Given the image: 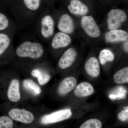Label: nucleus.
<instances>
[{"label": "nucleus", "mask_w": 128, "mask_h": 128, "mask_svg": "<svg viewBox=\"0 0 128 128\" xmlns=\"http://www.w3.org/2000/svg\"><path fill=\"white\" fill-rule=\"evenodd\" d=\"M13 122L10 117L3 116L0 117V128H12Z\"/></svg>", "instance_id": "25"}, {"label": "nucleus", "mask_w": 128, "mask_h": 128, "mask_svg": "<svg viewBox=\"0 0 128 128\" xmlns=\"http://www.w3.org/2000/svg\"><path fill=\"white\" fill-rule=\"evenodd\" d=\"M72 115V112L70 109H63L44 115L41 118V122L44 124L55 123L68 119Z\"/></svg>", "instance_id": "6"}, {"label": "nucleus", "mask_w": 128, "mask_h": 128, "mask_svg": "<svg viewBox=\"0 0 128 128\" xmlns=\"http://www.w3.org/2000/svg\"><path fill=\"white\" fill-rule=\"evenodd\" d=\"M68 9L71 14L76 16H84L89 11L87 6L80 0H71Z\"/></svg>", "instance_id": "15"}, {"label": "nucleus", "mask_w": 128, "mask_h": 128, "mask_svg": "<svg viewBox=\"0 0 128 128\" xmlns=\"http://www.w3.org/2000/svg\"><path fill=\"white\" fill-rule=\"evenodd\" d=\"M118 118L122 122L128 121V106L125 107L124 110L118 114Z\"/></svg>", "instance_id": "26"}, {"label": "nucleus", "mask_w": 128, "mask_h": 128, "mask_svg": "<svg viewBox=\"0 0 128 128\" xmlns=\"http://www.w3.org/2000/svg\"><path fill=\"white\" fill-rule=\"evenodd\" d=\"M125 12L120 9H112L108 14V28L109 30H112L119 28L122 23L127 19Z\"/></svg>", "instance_id": "5"}, {"label": "nucleus", "mask_w": 128, "mask_h": 128, "mask_svg": "<svg viewBox=\"0 0 128 128\" xmlns=\"http://www.w3.org/2000/svg\"><path fill=\"white\" fill-rule=\"evenodd\" d=\"M77 80L72 76L66 77L61 82L58 87V92L61 96H64L70 92L76 86Z\"/></svg>", "instance_id": "14"}, {"label": "nucleus", "mask_w": 128, "mask_h": 128, "mask_svg": "<svg viewBox=\"0 0 128 128\" xmlns=\"http://www.w3.org/2000/svg\"><path fill=\"white\" fill-rule=\"evenodd\" d=\"M33 25L34 34L41 41L48 40L54 34L55 22L50 14H38Z\"/></svg>", "instance_id": "2"}, {"label": "nucleus", "mask_w": 128, "mask_h": 128, "mask_svg": "<svg viewBox=\"0 0 128 128\" xmlns=\"http://www.w3.org/2000/svg\"><path fill=\"white\" fill-rule=\"evenodd\" d=\"M24 88L34 96H38L41 94V90L38 85L31 79H26L23 81Z\"/></svg>", "instance_id": "20"}, {"label": "nucleus", "mask_w": 128, "mask_h": 128, "mask_svg": "<svg viewBox=\"0 0 128 128\" xmlns=\"http://www.w3.org/2000/svg\"><path fill=\"white\" fill-rule=\"evenodd\" d=\"M94 91V88L91 84L87 82H83L76 86L74 93L78 97H84L90 96Z\"/></svg>", "instance_id": "18"}, {"label": "nucleus", "mask_w": 128, "mask_h": 128, "mask_svg": "<svg viewBox=\"0 0 128 128\" xmlns=\"http://www.w3.org/2000/svg\"><path fill=\"white\" fill-rule=\"evenodd\" d=\"M114 58V55L112 52L108 49L101 50L98 57L99 61L102 65L105 64L108 62L112 61Z\"/></svg>", "instance_id": "23"}, {"label": "nucleus", "mask_w": 128, "mask_h": 128, "mask_svg": "<svg viewBox=\"0 0 128 128\" xmlns=\"http://www.w3.org/2000/svg\"><path fill=\"white\" fill-rule=\"evenodd\" d=\"M57 27L60 32L71 34L74 30V22L71 17L67 14L61 15L58 20Z\"/></svg>", "instance_id": "10"}, {"label": "nucleus", "mask_w": 128, "mask_h": 128, "mask_svg": "<svg viewBox=\"0 0 128 128\" xmlns=\"http://www.w3.org/2000/svg\"><path fill=\"white\" fill-rule=\"evenodd\" d=\"M102 124L100 120L93 118L85 121L80 128H102Z\"/></svg>", "instance_id": "24"}, {"label": "nucleus", "mask_w": 128, "mask_h": 128, "mask_svg": "<svg viewBox=\"0 0 128 128\" xmlns=\"http://www.w3.org/2000/svg\"><path fill=\"white\" fill-rule=\"evenodd\" d=\"M8 114L11 119L25 124L32 123L34 119L33 114L25 109L12 108L9 111Z\"/></svg>", "instance_id": "8"}, {"label": "nucleus", "mask_w": 128, "mask_h": 128, "mask_svg": "<svg viewBox=\"0 0 128 128\" xmlns=\"http://www.w3.org/2000/svg\"><path fill=\"white\" fill-rule=\"evenodd\" d=\"M31 74L38 79L39 84L44 86L46 84L50 79V76L44 70L41 68L33 69L31 72Z\"/></svg>", "instance_id": "19"}, {"label": "nucleus", "mask_w": 128, "mask_h": 128, "mask_svg": "<svg viewBox=\"0 0 128 128\" xmlns=\"http://www.w3.org/2000/svg\"><path fill=\"white\" fill-rule=\"evenodd\" d=\"M81 24L83 30L89 36L94 38L100 36V30L94 18L92 16H85L82 17Z\"/></svg>", "instance_id": "7"}, {"label": "nucleus", "mask_w": 128, "mask_h": 128, "mask_svg": "<svg viewBox=\"0 0 128 128\" xmlns=\"http://www.w3.org/2000/svg\"><path fill=\"white\" fill-rule=\"evenodd\" d=\"M16 32H0V65L12 54H14L13 38Z\"/></svg>", "instance_id": "3"}, {"label": "nucleus", "mask_w": 128, "mask_h": 128, "mask_svg": "<svg viewBox=\"0 0 128 128\" xmlns=\"http://www.w3.org/2000/svg\"><path fill=\"white\" fill-rule=\"evenodd\" d=\"M34 38H26L14 49V55L21 58L38 60L44 53V48L40 41Z\"/></svg>", "instance_id": "1"}, {"label": "nucleus", "mask_w": 128, "mask_h": 128, "mask_svg": "<svg viewBox=\"0 0 128 128\" xmlns=\"http://www.w3.org/2000/svg\"><path fill=\"white\" fill-rule=\"evenodd\" d=\"M17 29L13 19L5 14L0 12V32H16Z\"/></svg>", "instance_id": "13"}, {"label": "nucleus", "mask_w": 128, "mask_h": 128, "mask_svg": "<svg viewBox=\"0 0 128 128\" xmlns=\"http://www.w3.org/2000/svg\"><path fill=\"white\" fill-rule=\"evenodd\" d=\"M85 68L89 76L93 78L98 76L100 72V68L98 60L95 57L88 59L85 65Z\"/></svg>", "instance_id": "17"}, {"label": "nucleus", "mask_w": 128, "mask_h": 128, "mask_svg": "<svg viewBox=\"0 0 128 128\" xmlns=\"http://www.w3.org/2000/svg\"><path fill=\"white\" fill-rule=\"evenodd\" d=\"M20 83L17 79H13L10 82L7 92L8 99L12 102H17L20 98Z\"/></svg>", "instance_id": "12"}, {"label": "nucleus", "mask_w": 128, "mask_h": 128, "mask_svg": "<svg viewBox=\"0 0 128 128\" xmlns=\"http://www.w3.org/2000/svg\"><path fill=\"white\" fill-rule=\"evenodd\" d=\"M71 41V38L68 34L58 32L52 37L50 46L53 49L58 50L66 48L70 44Z\"/></svg>", "instance_id": "9"}, {"label": "nucleus", "mask_w": 128, "mask_h": 128, "mask_svg": "<svg viewBox=\"0 0 128 128\" xmlns=\"http://www.w3.org/2000/svg\"><path fill=\"white\" fill-rule=\"evenodd\" d=\"M128 40L125 42L124 44V48L125 50H126V52H128Z\"/></svg>", "instance_id": "27"}, {"label": "nucleus", "mask_w": 128, "mask_h": 128, "mask_svg": "<svg viewBox=\"0 0 128 128\" xmlns=\"http://www.w3.org/2000/svg\"><path fill=\"white\" fill-rule=\"evenodd\" d=\"M128 38V32L119 29L111 30L105 34V39L109 42L126 41Z\"/></svg>", "instance_id": "16"}, {"label": "nucleus", "mask_w": 128, "mask_h": 128, "mask_svg": "<svg viewBox=\"0 0 128 128\" xmlns=\"http://www.w3.org/2000/svg\"><path fill=\"white\" fill-rule=\"evenodd\" d=\"M114 82L116 84H122L128 82V68L125 67L117 72L114 76Z\"/></svg>", "instance_id": "22"}, {"label": "nucleus", "mask_w": 128, "mask_h": 128, "mask_svg": "<svg viewBox=\"0 0 128 128\" xmlns=\"http://www.w3.org/2000/svg\"><path fill=\"white\" fill-rule=\"evenodd\" d=\"M76 55L77 53L74 48H69L64 52L60 58L58 63L59 67L62 70L68 68L74 62Z\"/></svg>", "instance_id": "11"}, {"label": "nucleus", "mask_w": 128, "mask_h": 128, "mask_svg": "<svg viewBox=\"0 0 128 128\" xmlns=\"http://www.w3.org/2000/svg\"><path fill=\"white\" fill-rule=\"evenodd\" d=\"M42 0H22L23 6L26 10V28H28L27 22L26 11L30 27L33 25L35 19L38 16V11L41 8Z\"/></svg>", "instance_id": "4"}, {"label": "nucleus", "mask_w": 128, "mask_h": 128, "mask_svg": "<svg viewBox=\"0 0 128 128\" xmlns=\"http://www.w3.org/2000/svg\"><path fill=\"white\" fill-rule=\"evenodd\" d=\"M127 90L123 86H119L113 89L109 93V97L112 100L124 99L126 97Z\"/></svg>", "instance_id": "21"}]
</instances>
